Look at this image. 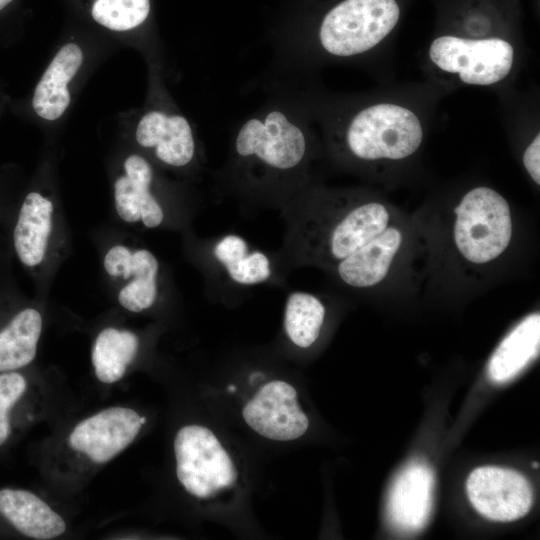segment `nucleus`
Here are the masks:
<instances>
[{"label":"nucleus","instance_id":"412c9836","mask_svg":"<svg viewBox=\"0 0 540 540\" xmlns=\"http://www.w3.org/2000/svg\"><path fill=\"white\" fill-rule=\"evenodd\" d=\"M138 348L135 333L113 327L103 329L95 339L91 355L96 377L107 384L120 380Z\"/></svg>","mask_w":540,"mask_h":540},{"label":"nucleus","instance_id":"9d476101","mask_svg":"<svg viewBox=\"0 0 540 540\" xmlns=\"http://www.w3.org/2000/svg\"><path fill=\"white\" fill-rule=\"evenodd\" d=\"M434 490V473L425 463L413 461L396 476L387 501L388 519L394 528L414 533L429 521Z\"/></svg>","mask_w":540,"mask_h":540},{"label":"nucleus","instance_id":"b1692460","mask_svg":"<svg viewBox=\"0 0 540 540\" xmlns=\"http://www.w3.org/2000/svg\"><path fill=\"white\" fill-rule=\"evenodd\" d=\"M27 390L26 378L17 371L0 372V446L12 433L14 408Z\"/></svg>","mask_w":540,"mask_h":540},{"label":"nucleus","instance_id":"0eeeda50","mask_svg":"<svg viewBox=\"0 0 540 540\" xmlns=\"http://www.w3.org/2000/svg\"><path fill=\"white\" fill-rule=\"evenodd\" d=\"M466 491L472 506L485 518L510 522L528 514L533 490L519 472L496 466L474 469L467 478Z\"/></svg>","mask_w":540,"mask_h":540},{"label":"nucleus","instance_id":"aec40b11","mask_svg":"<svg viewBox=\"0 0 540 540\" xmlns=\"http://www.w3.org/2000/svg\"><path fill=\"white\" fill-rule=\"evenodd\" d=\"M42 324L38 310L25 308L0 330V372L16 371L34 360Z\"/></svg>","mask_w":540,"mask_h":540},{"label":"nucleus","instance_id":"393cba45","mask_svg":"<svg viewBox=\"0 0 540 540\" xmlns=\"http://www.w3.org/2000/svg\"><path fill=\"white\" fill-rule=\"evenodd\" d=\"M540 135L538 134L532 143L526 148L523 155V163L531 178L540 184Z\"/></svg>","mask_w":540,"mask_h":540},{"label":"nucleus","instance_id":"5701e85b","mask_svg":"<svg viewBox=\"0 0 540 540\" xmlns=\"http://www.w3.org/2000/svg\"><path fill=\"white\" fill-rule=\"evenodd\" d=\"M149 10V0H96L92 16L108 29L126 31L142 24Z\"/></svg>","mask_w":540,"mask_h":540},{"label":"nucleus","instance_id":"4be33fe9","mask_svg":"<svg viewBox=\"0 0 540 540\" xmlns=\"http://www.w3.org/2000/svg\"><path fill=\"white\" fill-rule=\"evenodd\" d=\"M325 315L326 308L317 296L304 291L289 293L283 317L286 336L295 346L309 348L320 335Z\"/></svg>","mask_w":540,"mask_h":540},{"label":"nucleus","instance_id":"6e6552de","mask_svg":"<svg viewBox=\"0 0 540 540\" xmlns=\"http://www.w3.org/2000/svg\"><path fill=\"white\" fill-rule=\"evenodd\" d=\"M242 415L253 431L269 440H296L309 427L308 417L298 403L296 389L282 380L262 386L246 403Z\"/></svg>","mask_w":540,"mask_h":540},{"label":"nucleus","instance_id":"f8f14e48","mask_svg":"<svg viewBox=\"0 0 540 540\" xmlns=\"http://www.w3.org/2000/svg\"><path fill=\"white\" fill-rule=\"evenodd\" d=\"M125 175L114 184V198L119 217L129 223L141 221L146 228L159 227L165 218L164 210L151 193L153 171L148 161L131 155L124 162Z\"/></svg>","mask_w":540,"mask_h":540},{"label":"nucleus","instance_id":"7ed1b4c3","mask_svg":"<svg viewBox=\"0 0 540 540\" xmlns=\"http://www.w3.org/2000/svg\"><path fill=\"white\" fill-rule=\"evenodd\" d=\"M423 131L418 117L395 104H376L360 111L346 132L349 151L361 160H398L420 146Z\"/></svg>","mask_w":540,"mask_h":540},{"label":"nucleus","instance_id":"a878e982","mask_svg":"<svg viewBox=\"0 0 540 540\" xmlns=\"http://www.w3.org/2000/svg\"><path fill=\"white\" fill-rule=\"evenodd\" d=\"M12 0H0V10L7 6Z\"/></svg>","mask_w":540,"mask_h":540},{"label":"nucleus","instance_id":"ddd939ff","mask_svg":"<svg viewBox=\"0 0 540 540\" xmlns=\"http://www.w3.org/2000/svg\"><path fill=\"white\" fill-rule=\"evenodd\" d=\"M209 252L216 274L229 286H257L273 277L274 269L268 255L252 249L240 235L229 233L215 238L209 245Z\"/></svg>","mask_w":540,"mask_h":540},{"label":"nucleus","instance_id":"a211bd4d","mask_svg":"<svg viewBox=\"0 0 540 540\" xmlns=\"http://www.w3.org/2000/svg\"><path fill=\"white\" fill-rule=\"evenodd\" d=\"M82 61V50L74 43L57 52L35 88L32 105L40 117L53 121L62 116L70 103L67 85Z\"/></svg>","mask_w":540,"mask_h":540},{"label":"nucleus","instance_id":"2eb2a0df","mask_svg":"<svg viewBox=\"0 0 540 540\" xmlns=\"http://www.w3.org/2000/svg\"><path fill=\"white\" fill-rule=\"evenodd\" d=\"M401 244V231L388 226L381 234L338 262L337 276L353 288L375 286L387 276Z\"/></svg>","mask_w":540,"mask_h":540},{"label":"nucleus","instance_id":"bb28decb","mask_svg":"<svg viewBox=\"0 0 540 540\" xmlns=\"http://www.w3.org/2000/svg\"><path fill=\"white\" fill-rule=\"evenodd\" d=\"M140 422H141L142 425L145 424V422H146V417L141 416V417H140Z\"/></svg>","mask_w":540,"mask_h":540},{"label":"nucleus","instance_id":"20e7f679","mask_svg":"<svg viewBox=\"0 0 540 540\" xmlns=\"http://www.w3.org/2000/svg\"><path fill=\"white\" fill-rule=\"evenodd\" d=\"M395 0H344L324 17L319 38L336 56L363 53L381 42L399 19Z\"/></svg>","mask_w":540,"mask_h":540},{"label":"nucleus","instance_id":"39448f33","mask_svg":"<svg viewBox=\"0 0 540 540\" xmlns=\"http://www.w3.org/2000/svg\"><path fill=\"white\" fill-rule=\"evenodd\" d=\"M176 475L194 497L209 498L237 480L236 466L216 435L192 424L180 428L174 438Z\"/></svg>","mask_w":540,"mask_h":540},{"label":"nucleus","instance_id":"9b49d317","mask_svg":"<svg viewBox=\"0 0 540 540\" xmlns=\"http://www.w3.org/2000/svg\"><path fill=\"white\" fill-rule=\"evenodd\" d=\"M104 268L112 277L131 280L120 290V305L131 312L151 308L158 296L159 262L147 249L131 252L127 247L115 245L104 257Z\"/></svg>","mask_w":540,"mask_h":540},{"label":"nucleus","instance_id":"1a4fd4ad","mask_svg":"<svg viewBox=\"0 0 540 540\" xmlns=\"http://www.w3.org/2000/svg\"><path fill=\"white\" fill-rule=\"evenodd\" d=\"M128 407H110L79 422L69 436L70 446L95 463H106L127 448L142 424Z\"/></svg>","mask_w":540,"mask_h":540},{"label":"nucleus","instance_id":"cd10ccee","mask_svg":"<svg viewBox=\"0 0 540 540\" xmlns=\"http://www.w3.org/2000/svg\"><path fill=\"white\" fill-rule=\"evenodd\" d=\"M534 468H537L539 465L537 462H534L533 465H532Z\"/></svg>","mask_w":540,"mask_h":540},{"label":"nucleus","instance_id":"6ab92c4d","mask_svg":"<svg viewBox=\"0 0 540 540\" xmlns=\"http://www.w3.org/2000/svg\"><path fill=\"white\" fill-rule=\"evenodd\" d=\"M540 315L524 318L499 344L488 363V376L505 383L519 374L539 355Z\"/></svg>","mask_w":540,"mask_h":540},{"label":"nucleus","instance_id":"f257e3e1","mask_svg":"<svg viewBox=\"0 0 540 540\" xmlns=\"http://www.w3.org/2000/svg\"><path fill=\"white\" fill-rule=\"evenodd\" d=\"M306 154L304 132L279 110L247 120L234 141L236 161L259 185L294 176Z\"/></svg>","mask_w":540,"mask_h":540},{"label":"nucleus","instance_id":"423d86ee","mask_svg":"<svg viewBox=\"0 0 540 540\" xmlns=\"http://www.w3.org/2000/svg\"><path fill=\"white\" fill-rule=\"evenodd\" d=\"M429 56L441 70L458 73L464 83L490 85L508 75L514 51L510 43L500 38L442 36L432 42Z\"/></svg>","mask_w":540,"mask_h":540},{"label":"nucleus","instance_id":"dca6fc26","mask_svg":"<svg viewBox=\"0 0 540 540\" xmlns=\"http://www.w3.org/2000/svg\"><path fill=\"white\" fill-rule=\"evenodd\" d=\"M0 515L18 532L32 539H53L66 530L64 519L46 502L27 490L1 489Z\"/></svg>","mask_w":540,"mask_h":540},{"label":"nucleus","instance_id":"f3484780","mask_svg":"<svg viewBox=\"0 0 540 540\" xmlns=\"http://www.w3.org/2000/svg\"><path fill=\"white\" fill-rule=\"evenodd\" d=\"M53 203L38 192H30L20 208L13 232L18 259L27 267L45 258L53 226Z\"/></svg>","mask_w":540,"mask_h":540},{"label":"nucleus","instance_id":"4468645a","mask_svg":"<svg viewBox=\"0 0 540 540\" xmlns=\"http://www.w3.org/2000/svg\"><path fill=\"white\" fill-rule=\"evenodd\" d=\"M136 140L141 146L152 148L158 160L169 166H186L195 156L191 126L179 115L150 111L137 126Z\"/></svg>","mask_w":540,"mask_h":540},{"label":"nucleus","instance_id":"f03ea898","mask_svg":"<svg viewBox=\"0 0 540 540\" xmlns=\"http://www.w3.org/2000/svg\"><path fill=\"white\" fill-rule=\"evenodd\" d=\"M454 241L469 262L484 264L499 257L512 238L506 199L488 187L470 190L455 209Z\"/></svg>","mask_w":540,"mask_h":540}]
</instances>
